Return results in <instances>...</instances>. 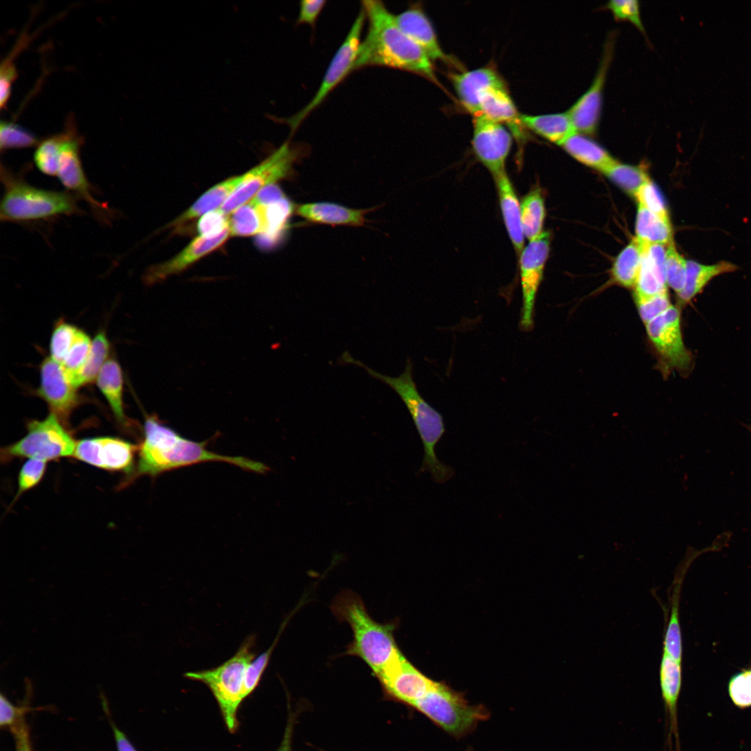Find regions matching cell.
Instances as JSON below:
<instances>
[{
  "mask_svg": "<svg viewBox=\"0 0 751 751\" xmlns=\"http://www.w3.org/2000/svg\"><path fill=\"white\" fill-rule=\"evenodd\" d=\"M368 29L361 40L353 71L369 66L387 67L437 79L426 53L397 26L394 15L381 1H362Z\"/></svg>",
  "mask_w": 751,
  "mask_h": 751,
  "instance_id": "1",
  "label": "cell"
},
{
  "mask_svg": "<svg viewBox=\"0 0 751 751\" xmlns=\"http://www.w3.org/2000/svg\"><path fill=\"white\" fill-rule=\"evenodd\" d=\"M207 442H197L181 436L155 416L146 417L144 438L138 446L135 477L156 476L166 471L207 461H222L257 473L268 468L264 463L241 456H227L210 451Z\"/></svg>",
  "mask_w": 751,
  "mask_h": 751,
  "instance_id": "2",
  "label": "cell"
},
{
  "mask_svg": "<svg viewBox=\"0 0 751 751\" xmlns=\"http://www.w3.org/2000/svg\"><path fill=\"white\" fill-rule=\"evenodd\" d=\"M330 609L340 622L350 626L353 632V640L341 656L360 659L374 676L401 652L395 638L398 622L395 620L385 623L376 621L355 592H341L334 597Z\"/></svg>",
  "mask_w": 751,
  "mask_h": 751,
  "instance_id": "3",
  "label": "cell"
},
{
  "mask_svg": "<svg viewBox=\"0 0 751 751\" xmlns=\"http://www.w3.org/2000/svg\"><path fill=\"white\" fill-rule=\"evenodd\" d=\"M346 363L362 367L373 378L390 387L406 405L423 445L424 455L421 472L428 471L437 483H444L454 475L452 467L442 463L437 458L435 447L445 433L442 416L421 396L412 377V364L408 359L404 371L398 377L381 374L362 362L354 359L346 351L341 356Z\"/></svg>",
  "mask_w": 751,
  "mask_h": 751,
  "instance_id": "4",
  "label": "cell"
},
{
  "mask_svg": "<svg viewBox=\"0 0 751 751\" xmlns=\"http://www.w3.org/2000/svg\"><path fill=\"white\" fill-rule=\"evenodd\" d=\"M1 179L4 188L0 204L1 221L45 220L79 211L77 197L73 194L31 186L3 165Z\"/></svg>",
  "mask_w": 751,
  "mask_h": 751,
  "instance_id": "5",
  "label": "cell"
},
{
  "mask_svg": "<svg viewBox=\"0 0 751 751\" xmlns=\"http://www.w3.org/2000/svg\"><path fill=\"white\" fill-rule=\"evenodd\" d=\"M255 635L248 636L236 653L220 665L184 674L190 680L205 684L215 697L224 722L231 733L239 726L237 713L244 697V680L247 668L255 658Z\"/></svg>",
  "mask_w": 751,
  "mask_h": 751,
  "instance_id": "6",
  "label": "cell"
},
{
  "mask_svg": "<svg viewBox=\"0 0 751 751\" xmlns=\"http://www.w3.org/2000/svg\"><path fill=\"white\" fill-rule=\"evenodd\" d=\"M439 727L455 738H461L489 718L481 705H470L464 696L447 685L435 681L413 706Z\"/></svg>",
  "mask_w": 751,
  "mask_h": 751,
  "instance_id": "7",
  "label": "cell"
},
{
  "mask_svg": "<svg viewBox=\"0 0 751 751\" xmlns=\"http://www.w3.org/2000/svg\"><path fill=\"white\" fill-rule=\"evenodd\" d=\"M76 444L60 419L50 413L42 421L29 422L26 435L2 448L1 459L8 462L14 458H29L47 462L73 456Z\"/></svg>",
  "mask_w": 751,
  "mask_h": 751,
  "instance_id": "8",
  "label": "cell"
},
{
  "mask_svg": "<svg viewBox=\"0 0 751 751\" xmlns=\"http://www.w3.org/2000/svg\"><path fill=\"white\" fill-rule=\"evenodd\" d=\"M302 155L300 148L285 142L259 165L245 172L243 181L219 210L226 216L231 214L250 201L262 188L289 177L295 163Z\"/></svg>",
  "mask_w": 751,
  "mask_h": 751,
  "instance_id": "9",
  "label": "cell"
},
{
  "mask_svg": "<svg viewBox=\"0 0 751 751\" xmlns=\"http://www.w3.org/2000/svg\"><path fill=\"white\" fill-rule=\"evenodd\" d=\"M365 21V14L362 8L330 60L316 92L300 111L286 120L292 132L295 131L306 118L353 71Z\"/></svg>",
  "mask_w": 751,
  "mask_h": 751,
  "instance_id": "10",
  "label": "cell"
},
{
  "mask_svg": "<svg viewBox=\"0 0 751 751\" xmlns=\"http://www.w3.org/2000/svg\"><path fill=\"white\" fill-rule=\"evenodd\" d=\"M647 335L667 368L688 373L693 357L684 345L680 312L672 305L663 314L645 324Z\"/></svg>",
  "mask_w": 751,
  "mask_h": 751,
  "instance_id": "11",
  "label": "cell"
},
{
  "mask_svg": "<svg viewBox=\"0 0 751 751\" xmlns=\"http://www.w3.org/2000/svg\"><path fill=\"white\" fill-rule=\"evenodd\" d=\"M375 677L385 695L412 707L435 681L418 670L402 652Z\"/></svg>",
  "mask_w": 751,
  "mask_h": 751,
  "instance_id": "12",
  "label": "cell"
},
{
  "mask_svg": "<svg viewBox=\"0 0 751 751\" xmlns=\"http://www.w3.org/2000/svg\"><path fill=\"white\" fill-rule=\"evenodd\" d=\"M60 163L57 177L67 189L86 201L100 220L106 221L112 212L105 203L99 202L91 193L90 184L79 156L80 139L72 128L63 133Z\"/></svg>",
  "mask_w": 751,
  "mask_h": 751,
  "instance_id": "13",
  "label": "cell"
},
{
  "mask_svg": "<svg viewBox=\"0 0 751 751\" xmlns=\"http://www.w3.org/2000/svg\"><path fill=\"white\" fill-rule=\"evenodd\" d=\"M549 247L550 234L543 232L537 239L529 241L519 256L523 299L520 325L524 330L528 331L533 325L535 297Z\"/></svg>",
  "mask_w": 751,
  "mask_h": 751,
  "instance_id": "14",
  "label": "cell"
},
{
  "mask_svg": "<svg viewBox=\"0 0 751 751\" xmlns=\"http://www.w3.org/2000/svg\"><path fill=\"white\" fill-rule=\"evenodd\" d=\"M473 126L472 147L478 159L493 177L506 172L512 141L510 131L483 115L474 117Z\"/></svg>",
  "mask_w": 751,
  "mask_h": 751,
  "instance_id": "15",
  "label": "cell"
},
{
  "mask_svg": "<svg viewBox=\"0 0 751 751\" xmlns=\"http://www.w3.org/2000/svg\"><path fill=\"white\" fill-rule=\"evenodd\" d=\"M615 34L611 33L606 44L596 76L590 88L567 111L576 133L593 135L598 127L606 75L612 60Z\"/></svg>",
  "mask_w": 751,
  "mask_h": 751,
  "instance_id": "16",
  "label": "cell"
},
{
  "mask_svg": "<svg viewBox=\"0 0 751 751\" xmlns=\"http://www.w3.org/2000/svg\"><path fill=\"white\" fill-rule=\"evenodd\" d=\"M138 446L113 437H95L76 442L73 457L108 471H129Z\"/></svg>",
  "mask_w": 751,
  "mask_h": 751,
  "instance_id": "17",
  "label": "cell"
},
{
  "mask_svg": "<svg viewBox=\"0 0 751 751\" xmlns=\"http://www.w3.org/2000/svg\"><path fill=\"white\" fill-rule=\"evenodd\" d=\"M76 389L61 364L51 357L42 362L38 394L47 402L51 413L65 423L79 403Z\"/></svg>",
  "mask_w": 751,
  "mask_h": 751,
  "instance_id": "18",
  "label": "cell"
},
{
  "mask_svg": "<svg viewBox=\"0 0 751 751\" xmlns=\"http://www.w3.org/2000/svg\"><path fill=\"white\" fill-rule=\"evenodd\" d=\"M230 235L229 228L211 237L199 235L183 250L171 259L149 267L144 274L146 284L159 283L179 273L196 261L221 247Z\"/></svg>",
  "mask_w": 751,
  "mask_h": 751,
  "instance_id": "19",
  "label": "cell"
},
{
  "mask_svg": "<svg viewBox=\"0 0 751 751\" xmlns=\"http://www.w3.org/2000/svg\"><path fill=\"white\" fill-rule=\"evenodd\" d=\"M661 697L666 714L668 728L666 746L669 751L674 740L676 751H681L678 726L677 706L682 686L681 662L663 653L659 669Z\"/></svg>",
  "mask_w": 751,
  "mask_h": 751,
  "instance_id": "20",
  "label": "cell"
},
{
  "mask_svg": "<svg viewBox=\"0 0 751 751\" xmlns=\"http://www.w3.org/2000/svg\"><path fill=\"white\" fill-rule=\"evenodd\" d=\"M457 95L463 107L474 116L480 115V104L490 90L506 88L499 73L492 67L453 73L450 75Z\"/></svg>",
  "mask_w": 751,
  "mask_h": 751,
  "instance_id": "21",
  "label": "cell"
},
{
  "mask_svg": "<svg viewBox=\"0 0 751 751\" xmlns=\"http://www.w3.org/2000/svg\"><path fill=\"white\" fill-rule=\"evenodd\" d=\"M394 16L399 29L417 44L432 61H448L449 56L441 48L432 23L421 7L410 6Z\"/></svg>",
  "mask_w": 751,
  "mask_h": 751,
  "instance_id": "22",
  "label": "cell"
},
{
  "mask_svg": "<svg viewBox=\"0 0 751 751\" xmlns=\"http://www.w3.org/2000/svg\"><path fill=\"white\" fill-rule=\"evenodd\" d=\"M668 245H644L634 296L649 297L668 291L665 255Z\"/></svg>",
  "mask_w": 751,
  "mask_h": 751,
  "instance_id": "23",
  "label": "cell"
},
{
  "mask_svg": "<svg viewBox=\"0 0 751 751\" xmlns=\"http://www.w3.org/2000/svg\"><path fill=\"white\" fill-rule=\"evenodd\" d=\"M376 208L352 209L336 203L316 202L295 206V213L307 222L329 225H364L368 213Z\"/></svg>",
  "mask_w": 751,
  "mask_h": 751,
  "instance_id": "24",
  "label": "cell"
},
{
  "mask_svg": "<svg viewBox=\"0 0 751 751\" xmlns=\"http://www.w3.org/2000/svg\"><path fill=\"white\" fill-rule=\"evenodd\" d=\"M480 115L500 124H506L512 136L519 143L525 140L524 128L520 120V113L510 96L507 88L490 90L483 96L480 104Z\"/></svg>",
  "mask_w": 751,
  "mask_h": 751,
  "instance_id": "25",
  "label": "cell"
},
{
  "mask_svg": "<svg viewBox=\"0 0 751 751\" xmlns=\"http://www.w3.org/2000/svg\"><path fill=\"white\" fill-rule=\"evenodd\" d=\"M500 208L508 234L518 256L524 246L521 205L506 172L494 177Z\"/></svg>",
  "mask_w": 751,
  "mask_h": 751,
  "instance_id": "26",
  "label": "cell"
},
{
  "mask_svg": "<svg viewBox=\"0 0 751 751\" xmlns=\"http://www.w3.org/2000/svg\"><path fill=\"white\" fill-rule=\"evenodd\" d=\"M245 173L234 176L218 183L207 191L187 210L171 222L167 227H178L204 214L218 210L241 184Z\"/></svg>",
  "mask_w": 751,
  "mask_h": 751,
  "instance_id": "27",
  "label": "cell"
},
{
  "mask_svg": "<svg viewBox=\"0 0 751 751\" xmlns=\"http://www.w3.org/2000/svg\"><path fill=\"white\" fill-rule=\"evenodd\" d=\"M520 120L524 128L558 145L576 133L567 112L542 115L520 114Z\"/></svg>",
  "mask_w": 751,
  "mask_h": 751,
  "instance_id": "28",
  "label": "cell"
},
{
  "mask_svg": "<svg viewBox=\"0 0 751 751\" xmlns=\"http://www.w3.org/2000/svg\"><path fill=\"white\" fill-rule=\"evenodd\" d=\"M560 145L579 162L601 172L617 161L601 146L579 133L573 134Z\"/></svg>",
  "mask_w": 751,
  "mask_h": 751,
  "instance_id": "29",
  "label": "cell"
},
{
  "mask_svg": "<svg viewBox=\"0 0 751 751\" xmlns=\"http://www.w3.org/2000/svg\"><path fill=\"white\" fill-rule=\"evenodd\" d=\"M264 205V232L259 235V245L272 247L282 239L295 207L286 197Z\"/></svg>",
  "mask_w": 751,
  "mask_h": 751,
  "instance_id": "30",
  "label": "cell"
},
{
  "mask_svg": "<svg viewBox=\"0 0 751 751\" xmlns=\"http://www.w3.org/2000/svg\"><path fill=\"white\" fill-rule=\"evenodd\" d=\"M737 269L738 266L727 261L704 265L694 261H687L686 282L684 289L677 296L683 303L688 302L700 293L713 277Z\"/></svg>",
  "mask_w": 751,
  "mask_h": 751,
  "instance_id": "31",
  "label": "cell"
},
{
  "mask_svg": "<svg viewBox=\"0 0 751 751\" xmlns=\"http://www.w3.org/2000/svg\"><path fill=\"white\" fill-rule=\"evenodd\" d=\"M97 385L110 405L117 420L124 424L123 408V378L119 364L113 359L106 360L97 378Z\"/></svg>",
  "mask_w": 751,
  "mask_h": 751,
  "instance_id": "32",
  "label": "cell"
},
{
  "mask_svg": "<svg viewBox=\"0 0 751 751\" xmlns=\"http://www.w3.org/2000/svg\"><path fill=\"white\" fill-rule=\"evenodd\" d=\"M636 238L643 244L668 245L672 240L669 218H663L638 204L636 220Z\"/></svg>",
  "mask_w": 751,
  "mask_h": 751,
  "instance_id": "33",
  "label": "cell"
},
{
  "mask_svg": "<svg viewBox=\"0 0 751 751\" xmlns=\"http://www.w3.org/2000/svg\"><path fill=\"white\" fill-rule=\"evenodd\" d=\"M688 565L679 568L674 581L672 594L670 614L663 641V652L679 662L682 661L683 647L679 622V592Z\"/></svg>",
  "mask_w": 751,
  "mask_h": 751,
  "instance_id": "34",
  "label": "cell"
},
{
  "mask_svg": "<svg viewBox=\"0 0 751 751\" xmlns=\"http://www.w3.org/2000/svg\"><path fill=\"white\" fill-rule=\"evenodd\" d=\"M644 244L636 237L620 252L612 267V277L618 284L635 286L639 273Z\"/></svg>",
  "mask_w": 751,
  "mask_h": 751,
  "instance_id": "35",
  "label": "cell"
},
{
  "mask_svg": "<svg viewBox=\"0 0 751 751\" xmlns=\"http://www.w3.org/2000/svg\"><path fill=\"white\" fill-rule=\"evenodd\" d=\"M109 352V342L104 332H99L92 341L89 355L82 367L70 380L76 388L92 382L97 379L99 371L106 362Z\"/></svg>",
  "mask_w": 751,
  "mask_h": 751,
  "instance_id": "36",
  "label": "cell"
},
{
  "mask_svg": "<svg viewBox=\"0 0 751 751\" xmlns=\"http://www.w3.org/2000/svg\"><path fill=\"white\" fill-rule=\"evenodd\" d=\"M521 220L525 238L529 241L537 239L542 231L545 217L544 202L539 189L533 190L520 203Z\"/></svg>",
  "mask_w": 751,
  "mask_h": 751,
  "instance_id": "37",
  "label": "cell"
},
{
  "mask_svg": "<svg viewBox=\"0 0 751 751\" xmlns=\"http://www.w3.org/2000/svg\"><path fill=\"white\" fill-rule=\"evenodd\" d=\"M230 235L249 236L261 234L262 218L257 205L249 201L231 213L229 219Z\"/></svg>",
  "mask_w": 751,
  "mask_h": 751,
  "instance_id": "38",
  "label": "cell"
},
{
  "mask_svg": "<svg viewBox=\"0 0 751 751\" xmlns=\"http://www.w3.org/2000/svg\"><path fill=\"white\" fill-rule=\"evenodd\" d=\"M602 173L628 193L634 196L644 184L650 181L643 168L622 164L618 161L611 165Z\"/></svg>",
  "mask_w": 751,
  "mask_h": 751,
  "instance_id": "39",
  "label": "cell"
},
{
  "mask_svg": "<svg viewBox=\"0 0 751 751\" xmlns=\"http://www.w3.org/2000/svg\"><path fill=\"white\" fill-rule=\"evenodd\" d=\"M63 134L55 135L40 142L33 154L38 169L48 176H57Z\"/></svg>",
  "mask_w": 751,
  "mask_h": 751,
  "instance_id": "40",
  "label": "cell"
},
{
  "mask_svg": "<svg viewBox=\"0 0 751 751\" xmlns=\"http://www.w3.org/2000/svg\"><path fill=\"white\" fill-rule=\"evenodd\" d=\"M297 608H296L294 611H296ZM294 611H293V613H291V614H290V615L287 617L285 619L284 622L282 623L280 629L279 633H277V636L275 638L273 644L265 652L257 656V657L255 656V658L252 660V661L249 664L248 667L247 668L245 675L243 690L245 699L250 695H251L258 686L262 675L268 665L273 649L277 645L279 638L282 631H284L286 624L288 623V621L289 620L292 615L294 613Z\"/></svg>",
  "mask_w": 751,
  "mask_h": 751,
  "instance_id": "41",
  "label": "cell"
},
{
  "mask_svg": "<svg viewBox=\"0 0 751 751\" xmlns=\"http://www.w3.org/2000/svg\"><path fill=\"white\" fill-rule=\"evenodd\" d=\"M687 261L677 252L674 242L667 246L665 255L666 283L678 295L684 289Z\"/></svg>",
  "mask_w": 751,
  "mask_h": 751,
  "instance_id": "42",
  "label": "cell"
},
{
  "mask_svg": "<svg viewBox=\"0 0 751 751\" xmlns=\"http://www.w3.org/2000/svg\"><path fill=\"white\" fill-rule=\"evenodd\" d=\"M727 691L735 706L740 709L751 707V667L743 668L730 677Z\"/></svg>",
  "mask_w": 751,
  "mask_h": 751,
  "instance_id": "43",
  "label": "cell"
},
{
  "mask_svg": "<svg viewBox=\"0 0 751 751\" xmlns=\"http://www.w3.org/2000/svg\"><path fill=\"white\" fill-rule=\"evenodd\" d=\"M38 138L31 132L11 122H1V150L10 148L30 147L38 145Z\"/></svg>",
  "mask_w": 751,
  "mask_h": 751,
  "instance_id": "44",
  "label": "cell"
},
{
  "mask_svg": "<svg viewBox=\"0 0 751 751\" xmlns=\"http://www.w3.org/2000/svg\"><path fill=\"white\" fill-rule=\"evenodd\" d=\"M90 337L82 330H78L73 344L61 365L68 378L74 376L85 363L91 348Z\"/></svg>",
  "mask_w": 751,
  "mask_h": 751,
  "instance_id": "45",
  "label": "cell"
},
{
  "mask_svg": "<svg viewBox=\"0 0 751 751\" xmlns=\"http://www.w3.org/2000/svg\"><path fill=\"white\" fill-rule=\"evenodd\" d=\"M78 328L64 321L58 322L50 341L51 357L62 364L75 339Z\"/></svg>",
  "mask_w": 751,
  "mask_h": 751,
  "instance_id": "46",
  "label": "cell"
},
{
  "mask_svg": "<svg viewBox=\"0 0 751 751\" xmlns=\"http://www.w3.org/2000/svg\"><path fill=\"white\" fill-rule=\"evenodd\" d=\"M634 300L645 325L672 306L668 291L649 297L634 296Z\"/></svg>",
  "mask_w": 751,
  "mask_h": 751,
  "instance_id": "47",
  "label": "cell"
},
{
  "mask_svg": "<svg viewBox=\"0 0 751 751\" xmlns=\"http://www.w3.org/2000/svg\"><path fill=\"white\" fill-rule=\"evenodd\" d=\"M46 468L47 462L38 459H29L23 465L18 475L17 492L15 500L40 482Z\"/></svg>",
  "mask_w": 751,
  "mask_h": 751,
  "instance_id": "48",
  "label": "cell"
},
{
  "mask_svg": "<svg viewBox=\"0 0 751 751\" xmlns=\"http://www.w3.org/2000/svg\"><path fill=\"white\" fill-rule=\"evenodd\" d=\"M606 8L611 11L616 20L628 21L642 33H645L640 11V4L636 0H612Z\"/></svg>",
  "mask_w": 751,
  "mask_h": 751,
  "instance_id": "49",
  "label": "cell"
},
{
  "mask_svg": "<svg viewBox=\"0 0 751 751\" xmlns=\"http://www.w3.org/2000/svg\"><path fill=\"white\" fill-rule=\"evenodd\" d=\"M638 204L663 218H669L661 195L655 185L649 181L637 192Z\"/></svg>",
  "mask_w": 751,
  "mask_h": 751,
  "instance_id": "50",
  "label": "cell"
},
{
  "mask_svg": "<svg viewBox=\"0 0 751 751\" xmlns=\"http://www.w3.org/2000/svg\"><path fill=\"white\" fill-rule=\"evenodd\" d=\"M229 228V219L219 209L202 216L197 223L200 235L215 236Z\"/></svg>",
  "mask_w": 751,
  "mask_h": 751,
  "instance_id": "51",
  "label": "cell"
},
{
  "mask_svg": "<svg viewBox=\"0 0 751 751\" xmlns=\"http://www.w3.org/2000/svg\"><path fill=\"white\" fill-rule=\"evenodd\" d=\"M29 711L25 706H16L3 694L0 695V725L2 727H14L24 720V715Z\"/></svg>",
  "mask_w": 751,
  "mask_h": 751,
  "instance_id": "52",
  "label": "cell"
},
{
  "mask_svg": "<svg viewBox=\"0 0 751 751\" xmlns=\"http://www.w3.org/2000/svg\"><path fill=\"white\" fill-rule=\"evenodd\" d=\"M325 3V0L301 1L297 22L314 26Z\"/></svg>",
  "mask_w": 751,
  "mask_h": 751,
  "instance_id": "53",
  "label": "cell"
},
{
  "mask_svg": "<svg viewBox=\"0 0 751 751\" xmlns=\"http://www.w3.org/2000/svg\"><path fill=\"white\" fill-rule=\"evenodd\" d=\"M284 196L277 185L271 184L262 188L250 201L256 204H268Z\"/></svg>",
  "mask_w": 751,
  "mask_h": 751,
  "instance_id": "54",
  "label": "cell"
},
{
  "mask_svg": "<svg viewBox=\"0 0 751 751\" xmlns=\"http://www.w3.org/2000/svg\"><path fill=\"white\" fill-rule=\"evenodd\" d=\"M16 740V751H31L29 731L24 720L10 728Z\"/></svg>",
  "mask_w": 751,
  "mask_h": 751,
  "instance_id": "55",
  "label": "cell"
},
{
  "mask_svg": "<svg viewBox=\"0 0 751 751\" xmlns=\"http://www.w3.org/2000/svg\"><path fill=\"white\" fill-rule=\"evenodd\" d=\"M103 706L106 713L109 718V721L113 728L118 751H137L134 746L129 741V740L127 738L125 734L118 729V727L110 718L108 712V706L106 702H105L104 700L103 701Z\"/></svg>",
  "mask_w": 751,
  "mask_h": 751,
  "instance_id": "56",
  "label": "cell"
},
{
  "mask_svg": "<svg viewBox=\"0 0 751 751\" xmlns=\"http://www.w3.org/2000/svg\"><path fill=\"white\" fill-rule=\"evenodd\" d=\"M291 714L290 713L288 719V722L285 729L283 740L279 748L276 751H292L291 737L293 733V717H291Z\"/></svg>",
  "mask_w": 751,
  "mask_h": 751,
  "instance_id": "57",
  "label": "cell"
}]
</instances>
